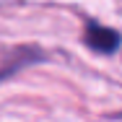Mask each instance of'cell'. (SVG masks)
<instances>
[{
    "label": "cell",
    "mask_w": 122,
    "mask_h": 122,
    "mask_svg": "<svg viewBox=\"0 0 122 122\" xmlns=\"http://www.w3.org/2000/svg\"><path fill=\"white\" fill-rule=\"evenodd\" d=\"M44 52L39 47H18L13 49L8 57H5V65L0 68V83L5 81V78H10L13 73H18L21 68H26V65H34V62H44Z\"/></svg>",
    "instance_id": "7a4b0ae2"
},
{
    "label": "cell",
    "mask_w": 122,
    "mask_h": 122,
    "mask_svg": "<svg viewBox=\"0 0 122 122\" xmlns=\"http://www.w3.org/2000/svg\"><path fill=\"white\" fill-rule=\"evenodd\" d=\"M83 42L94 49V52L112 55V52H117L122 39H120V34H117L114 29L101 26V24H96V21H86V26H83Z\"/></svg>",
    "instance_id": "6da1fadb"
}]
</instances>
